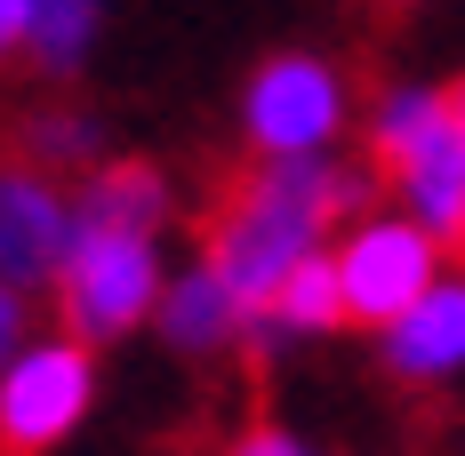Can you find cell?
Wrapping results in <instances>:
<instances>
[{
	"instance_id": "cell-1",
	"label": "cell",
	"mask_w": 465,
	"mask_h": 456,
	"mask_svg": "<svg viewBox=\"0 0 465 456\" xmlns=\"http://www.w3.org/2000/svg\"><path fill=\"white\" fill-rule=\"evenodd\" d=\"M345 200H361V184L322 169V160H305V152L297 160H265L257 177L232 184L217 225H209V265L241 296V313H273V296L313 257L322 225Z\"/></svg>"
},
{
	"instance_id": "cell-2",
	"label": "cell",
	"mask_w": 465,
	"mask_h": 456,
	"mask_svg": "<svg viewBox=\"0 0 465 456\" xmlns=\"http://www.w3.org/2000/svg\"><path fill=\"white\" fill-rule=\"evenodd\" d=\"M153 232H89L64 265V328L73 336H121L153 305Z\"/></svg>"
},
{
	"instance_id": "cell-3",
	"label": "cell",
	"mask_w": 465,
	"mask_h": 456,
	"mask_svg": "<svg viewBox=\"0 0 465 456\" xmlns=\"http://www.w3.org/2000/svg\"><path fill=\"white\" fill-rule=\"evenodd\" d=\"M89 409V353L81 344H33L16 353L8 384H0V441L8 456H33L48 441H64Z\"/></svg>"
},
{
	"instance_id": "cell-4",
	"label": "cell",
	"mask_w": 465,
	"mask_h": 456,
	"mask_svg": "<svg viewBox=\"0 0 465 456\" xmlns=\"http://www.w3.org/2000/svg\"><path fill=\"white\" fill-rule=\"evenodd\" d=\"M345 313L353 320H377V328H393V320L418 305L425 288H433V232L410 217V225H361L345 240Z\"/></svg>"
},
{
	"instance_id": "cell-5",
	"label": "cell",
	"mask_w": 465,
	"mask_h": 456,
	"mask_svg": "<svg viewBox=\"0 0 465 456\" xmlns=\"http://www.w3.org/2000/svg\"><path fill=\"white\" fill-rule=\"evenodd\" d=\"M337 73L313 64V56H281L257 73V89H249V137L257 152H273V160H297V152H313L329 144L337 129Z\"/></svg>"
},
{
	"instance_id": "cell-6",
	"label": "cell",
	"mask_w": 465,
	"mask_h": 456,
	"mask_svg": "<svg viewBox=\"0 0 465 456\" xmlns=\"http://www.w3.org/2000/svg\"><path fill=\"white\" fill-rule=\"evenodd\" d=\"M81 248V217L56 209V192L41 177H16L0 184V257H8V288H33V280L64 273Z\"/></svg>"
},
{
	"instance_id": "cell-7",
	"label": "cell",
	"mask_w": 465,
	"mask_h": 456,
	"mask_svg": "<svg viewBox=\"0 0 465 456\" xmlns=\"http://www.w3.org/2000/svg\"><path fill=\"white\" fill-rule=\"evenodd\" d=\"M385 361L401 376H450L465 361V288L458 280H433L418 305L385 328Z\"/></svg>"
},
{
	"instance_id": "cell-8",
	"label": "cell",
	"mask_w": 465,
	"mask_h": 456,
	"mask_svg": "<svg viewBox=\"0 0 465 456\" xmlns=\"http://www.w3.org/2000/svg\"><path fill=\"white\" fill-rule=\"evenodd\" d=\"M393 177H401V200H410V217H418L425 232H465V129H458V112H450Z\"/></svg>"
},
{
	"instance_id": "cell-9",
	"label": "cell",
	"mask_w": 465,
	"mask_h": 456,
	"mask_svg": "<svg viewBox=\"0 0 465 456\" xmlns=\"http://www.w3.org/2000/svg\"><path fill=\"white\" fill-rule=\"evenodd\" d=\"M232 313H241V296L217 280V265L185 273L169 296H161V328H169L177 353H217V344L232 336Z\"/></svg>"
},
{
	"instance_id": "cell-10",
	"label": "cell",
	"mask_w": 465,
	"mask_h": 456,
	"mask_svg": "<svg viewBox=\"0 0 465 456\" xmlns=\"http://www.w3.org/2000/svg\"><path fill=\"white\" fill-rule=\"evenodd\" d=\"M81 225L89 232H153L161 225V177L137 169V160H113L89 184V200H81Z\"/></svg>"
},
{
	"instance_id": "cell-11",
	"label": "cell",
	"mask_w": 465,
	"mask_h": 456,
	"mask_svg": "<svg viewBox=\"0 0 465 456\" xmlns=\"http://www.w3.org/2000/svg\"><path fill=\"white\" fill-rule=\"evenodd\" d=\"M281 328H329V320H353L345 313V265H329V257H305L297 273H289V288L273 296Z\"/></svg>"
},
{
	"instance_id": "cell-12",
	"label": "cell",
	"mask_w": 465,
	"mask_h": 456,
	"mask_svg": "<svg viewBox=\"0 0 465 456\" xmlns=\"http://www.w3.org/2000/svg\"><path fill=\"white\" fill-rule=\"evenodd\" d=\"M441 121H450V96H425V89L385 96V112H377V129H370V137H377V160H385V169H401V160H410Z\"/></svg>"
},
{
	"instance_id": "cell-13",
	"label": "cell",
	"mask_w": 465,
	"mask_h": 456,
	"mask_svg": "<svg viewBox=\"0 0 465 456\" xmlns=\"http://www.w3.org/2000/svg\"><path fill=\"white\" fill-rule=\"evenodd\" d=\"M89 33H96V0H41V64H81V48H89Z\"/></svg>"
},
{
	"instance_id": "cell-14",
	"label": "cell",
	"mask_w": 465,
	"mask_h": 456,
	"mask_svg": "<svg viewBox=\"0 0 465 456\" xmlns=\"http://www.w3.org/2000/svg\"><path fill=\"white\" fill-rule=\"evenodd\" d=\"M0 33L8 41H41V0H0Z\"/></svg>"
},
{
	"instance_id": "cell-15",
	"label": "cell",
	"mask_w": 465,
	"mask_h": 456,
	"mask_svg": "<svg viewBox=\"0 0 465 456\" xmlns=\"http://www.w3.org/2000/svg\"><path fill=\"white\" fill-rule=\"evenodd\" d=\"M48 152V160H56V152H89V129H81V121H48L41 137H33Z\"/></svg>"
},
{
	"instance_id": "cell-16",
	"label": "cell",
	"mask_w": 465,
	"mask_h": 456,
	"mask_svg": "<svg viewBox=\"0 0 465 456\" xmlns=\"http://www.w3.org/2000/svg\"><path fill=\"white\" fill-rule=\"evenodd\" d=\"M232 456H305V449H297L289 432H273V424H257V432H249V441H241Z\"/></svg>"
},
{
	"instance_id": "cell-17",
	"label": "cell",
	"mask_w": 465,
	"mask_h": 456,
	"mask_svg": "<svg viewBox=\"0 0 465 456\" xmlns=\"http://www.w3.org/2000/svg\"><path fill=\"white\" fill-rule=\"evenodd\" d=\"M450 112H458V129H465V81H458V89H450Z\"/></svg>"
},
{
	"instance_id": "cell-18",
	"label": "cell",
	"mask_w": 465,
	"mask_h": 456,
	"mask_svg": "<svg viewBox=\"0 0 465 456\" xmlns=\"http://www.w3.org/2000/svg\"><path fill=\"white\" fill-rule=\"evenodd\" d=\"M458 240H465V232H458Z\"/></svg>"
}]
</instances>
